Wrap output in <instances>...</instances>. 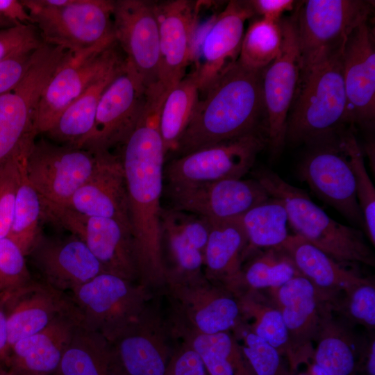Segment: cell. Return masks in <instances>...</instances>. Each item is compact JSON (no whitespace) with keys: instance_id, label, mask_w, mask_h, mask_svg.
I'll return each instance as SVG.
<instances>
[{"instance_id":"obj_1","label":"cell","mask_w":375,"mask_h":375,"mask_svg":"<svg viewBox=\"0 0 375 375\" xmlns=\"http://www.w3.org/2000/svg\"><path fill=\"white\" fill-rule=\"evenodd\" d=\"M166 94L158 86L147 92L141 117L122 144L119 158L126 181L139 283L149 290L166 285L160 203L166 153L159 128L160 112Z\"/></svg>"},{"instance_id":"obj_2","label":"cell","mask_w":375,"mask_h":375,"mask_svg":"<svg viewBox=\"0 0 375 375\" xmlns=\"http://www.w3.org/2000/svg\"><path fill=\"white\" fill-rule=\"evenodd\" d=\"M263 69L238 60L211 85L178 142V156L265 127Z\"/></svg>"},{"instance_id":"obj_3","label":"cell","mask_w":375,"mask_h":375,"mask_svg":"<svg viewBox=\"0 0 375 375\" xmlns=\"http://www.w3.org/2000/svg\"><path fill=\"white\" fill-rule=\"evenodd\" d=\"M342 49L301 71L286 126L285 142H314L353 126L342 67Z\"/></svg>"},{"instance_id":"obj_4","label":"cell","mask_w":375,"mask_h":375,"mask_svg":"<svg viewBox=\"0 0 375 375\" xmlns=\"http://www.w3.org/2000/svg\"><path fill=\"white\" fill-rule=\"evenodd\" d=\"M254 176L271 197L281 201L295 234L341 264L374 266V253L360 231L331 218L305 191L289 184L275 172L260 169Z\"/></svg>"},{"instance_id":"obj_5","label":"cell","mask_w":375,"mask_h":375,"mask_svg":"<svg viewBox=\"0 0 375 375\" xmlns=\"http://www.w3.org/2000/svg\"><path fill=\"white\" fill-rule=\"evenodd\" d=\"M21 1L44 43L78 51L115 41V1L69 0L62 6L49 5L44 0Z\"/></svg>"},{"instance_id":"obj_6","label":"cell","mask_w":375,"mask_h":375,"mask_svg":"<svg viewBox=\"0 0 375 375\" xmlns=\"http://www.w3.org/2000/svg\"><path fill=\"white\" fill-rule=\"evenodd\" d=\"M374 2L364 0H308L294 14L301 71L343 48L349 34L369 20Z\"/></svg>"},{"instance_id":"obj_7","label":"cell","mask_w":375,"mask_h":375,"mask_svg":"<svg viewBox=\"0 0 375 375\" xmlns=\"http://www.w3.org/2000/svg\"><path fill=\"white\" fill-rule=\"evenodd\" d=\"M116 41L67 51L47 82L36 110L33 132L45 134L61 112L91 85L124 62Z\"/></svg>"},{"instance_id":"obj_8","label":"cell","mask_w":375,"mask_h":375,"mask_svg":"<svg viewBox=\"0 0 375 375\" xmlns=\"http://www.w3.org/2000/svg\"><path fill=\"white\" fill-rule=\"evenodd\" d=\"M68 294L80 325L108 341L139 317L150 298L140 283L105 272Z\"/></svg>"},{"instance_id":"obj_9","label":"cell","mask_w":375,"mask_h":375,"mask_svg":"<svg viewBox=\"0 0 375 375\" xmlns=\"http://www.w3.org/2000/svg\"><path fill=\"white\" fill-rule=\"evenodd\" d=\"M41 201L42 218L62 226L83 241L105 273L139 283L129 225L112 218L86 216L64 206Z\"/></svg>"},{"instance_id":"obj_10","label":"cell","mask_w":375,"mask_h":375,"mask_svg":"<svg viewBox=\"0 0 375 375\" xmlns=\"http://www.w3.org/2000/svg\"><path fill=\"white\" fill-rule=\"evenodd\" d=\"M172 305L173 334H215L232 331L242 320L237 296L210 283L205 276L167 283Z\"/></svg>"},{"instance_id":"obj_11","label":"cell","mask_w":375,"mask_h":375,"mask_svg":"<svg viewBox=\"0 0 375 375\" xmlns=\"http://www.w3.org/2000/svg\"><path fill=\"white\" fill-rule=\"evenodd\" d=\"M61 60L60 53L41 47L21 82L0 95V166L35 140L33 122L42 92Z\"/></svg>"},{"instance_id":"obj_12","label":"cell","mask_w":375,"mask_h":375,"mask_svg":"<svg viewBox=\"0 0 375 375\" xmlns=\"http://www.w3.org/2000/svg\"><path fill=\"white\" fill-rule=\"evenodd\" d=\"M267 147L265 127L172 160L165 169L168 184L187 185L242 178Z\"/></svg>"},{"instance_id":"obj_13","label":"cell","mask_w":375,"mask_h":375,"mask_svg":"<svg viewBox=\"0 0 375 375\" xmlns=\"http://www.w3.org/2000/svg\"><path fill=\"white\" fill-rule=\"evenodd\" d=\"M344 130L308 145L299 174L320 199L351 222L364 227L354 175L344 145Z\"/></svg>"},{"instance_id":"obj_14","label":"cell","mask_w":375,"mask_h":375,"mask_svg":"<svg viewBox=\"0 0 375 375\" xmlns=\"http://www.w3.org/2000/svg\"><path fill=\"white\" fill-rule=\"evenodd\" d=\"M266 292L282 314L289 337L288 362L294 374L300 365L312 360L313 343L326 313L333 311L332 304L335 299L303 276H297Z\"/></svg>"},{"instance_id":"obj_15","label":"cell","mask_w":375,"mask_h":375,"mask_svg":"<svg viewBox=\"0 0 375 375\" xmlns=\"http://www.w3.org/2000/svg\"><path fill=\"white\" fill-rule=\"evenodd\" d=\"M97 162L96 153L90 150L41 138L31 146L25 170L42 200L64 206L90 178Z\"/></svg>"},{"instance_id":"obj_16","label":"cell","mask_w":375,"mask_h":375,"mask_svg":"<svg viewBox=\"0 0 375 375\" xmlns=\"http://www.w3.org/2000/svg\"><path fill=\"white\" fill-rule=\"evenodd\" d=\"M281 51L263 69L262 90L267 147L278 154L285 143L289 112L301 69L294 12L280 20Z\"/></svg>"},{"instance_id":"obj_17","label":"cell","mask_w":375,"mask_h":375,"mask_svg":"<svg viewBox=\"0 0 375 375\" xmlns=\"http://www.w3.org/2000/svg\"><path fill=\"white\" fill-rule=\"evenodd\" d=\"M113 33L126 67L146 91L158 83L159 27L156 1H114Z\"/></svg>"},{"instance_id":"obj_18","label":"cell","mask_w":375,"mask_h":375,"mask_svg":"<svg viewBox=\"0 0 375 375\" xmlns=\"http://www.w3.org/2000/svg\"><path fill=\"white\" fill-rule=\"evenodd\" d=\"M255 15L249 1H229L206 31L194 36L191 62L194 64L199 99L239 58L245 23Z\"/></svg>"},{"instance_id":"obj_19","label":"cell","mask_w":375,"mask_h":375,"mask_svg":"<svg viewBox=\"0 0 375 375\" xmlns=\"http://www.w3.org/2000/svg\"><path fill=\"white\" fill-rule=\"evenodd\" d=\"M109 341L118 375H165L174 351L169 322L149 306Z\"/></svg>"},{"instance_id":"obj_20","label":"cell","mask_w":375,"mask_h":375,"mask_svg":"<svg viewBox=\"0 0 375 375\" xmlns=\"http://www.w3.org/2000/svg\"><path fill=\"white\" fill-rule=\"evenodd\" d=\"M166 192L172 209L197 215L210 223L241 217L271 197L255 178H229L187 185L167 184Z\"/></svg>"},{"instance_id":"obj_21","label":"cell","mask_w":375,"mask_h":375,"mask_svg":"<svg viewBox=\"0 0 375 375\" xmlns=\"http://www.w3.org/2000/svg\"><path fill=\"white\" fill-rule=\"evenodd\" d=\"M147 100V91L126 67L103 92L91 133L78 148L94 153L124 144L136 127Z\"/></svg>"},{"instance_id":"obj_22","label":"cell","mask_w":375,"mask_h":375,"mask_svg":"<svg viewBox=\"0 0 375 375\" xmlns=\"http://www.w3.org/2000/svg\"><path fill=\"white\" fill-rule=\"evenodd\" d=\"M27 256L41 281L65 293L104 272L85 243L72 233L56 237L41 232Z\"/></svg>"},{"instance_id":"obj_23","label":"cell","mask_w":375,"mask_h":375,"mask_svg":"<svg viewBox=\"0 0 375 375\" xmlns=\"http://www.w3.org/2000/svg\"><path fill=\"white\" fill-rule=\"evenodd\" d=\"M342 67L351 122L372 126L375 119V35L369 21L348 36Z\"/></svg>"},{"instance_id":"obj_24","label":"cell","mask_w":375,"mask_h":375,"mask_svg":"<svg viewBox=\"0 0 375 375\" xmlns=\"http://www.w3.org/2000/svg\"><path fill=\"white\" fill-rule=\"evenodd\" d=\"M200 6V1L156 2L160 36L158 84L167 92L185 76L191 63V42Z\"/></svg>"},{"instance_id":"obj_25","label":"cell","mask_w":375,"mask_h":375,"mask_svg":"<svg viewBox=\"0 0 375 375\" xmlns=\"http://www.w3.org/2000/svg\"><path fill=\"white\" fill-rule=\"evenodd\" d=\"M96 154L97 162L92 174L64 206L86 216L112 218L131 226L120 158L110 151Z\"/></svg>"},{"instance_id":"obj_26","label":"cell","mask_w":375,"mask_h":375,"mask_svg":"<svg viewBox=\"0 0 375 375\" xmlns=\"http://www.w3.org/2000/svg\"><path fill=\"white\" fill-rule=\"evenodd\" d=\"M6 312L8 351L17 341L44 329L59 316L76 311L68 293L33 279L9 293Z\"/></svg>"},{"instance_id":"obj_27","label":"cell","mask_w":375,"mask_h":375,"mask_svg":"<svg viewBox=\"0 0 375 375\" xmlns=\"http://www.w3.org/2000/svg\"><path fill=\"white\" fill-rule=\"evenodd\" d=\"M79 324L76 312L59 316L44 329L13 344L3 366L12 375H53Z\"/></svg>"},{"instance_id":"obj_28","label":"cell","mask_w":375,"mask_h":375,"mask_svg":"<svg viewBox=\"0 0 375 375\" xmlns=\"http://www.w3.org/2000/svg\"><path fill=\"white\" fill-rule=\"evenodd\" d=\"M210 225L204 253V276L238 297L244 291L242 262L248 246L241 217Z\"/></svg>"},{"instance_id":"obj_29","label":"cell","mask_w":375,"mask_h":375,"mask_svg":"<svg viewBox=\"0 0 375 375\" xmlns=\"http://www.w3.org/2000/svg\"><path fill=\"white\" fill-rule=\"evenodd\" d=\"M279 247L291 258L301 276L335 299L347 289L366 279L345 269L297 234L289 235Z\"/></svg>"},{"instance_id":"obj_30","label":"cell","mask_w":375,"mask_h":375,"mask_svg":"<svg viewBox=\"0 0 375 375\" xmlns=\"http://www.w3.org/2000/svg\"><path fill=\"white\" fill-rule=\"evenodd\" d=\"M124 64L125 62L99 78L61 112L44 134L50 141L60 145L80 147L93 128L103 92L121 72Z\"/></svg>"},{"instance_id":"obj_31","label":"cell","mask_w":375,"mask_h":375,"mask_svg":"<svg viewBox=\"0 0 375 375\" xmlns=\"http://www.w3.org/2000/svg\"><path fill=\"white\" fill-rule=\"evenodd\" d=\"M53 375H118L110 342L79 324Z\"/></svg>"},{"instance_id":"obj_32","label":"cell","mask_w":375,"mask_h":375,"mask_svg":"<svg viewBox=\"0 0 375 375\" xmlns=\"http://www.w3.org/2000/svg\"><path fill=\"white\" fill-rule=\"evenodd\" d=\"M312 361L328 375H353L357 367L358 344L343 324L333 319L328 311L316 340Z\"/></svg>"},{"instance_id":"obj_33","label":"cell","mask_w":375,"mask_h":375,"mask_svg":"<svg viewBox=\"0 0 375 375\" xmlns=\"http://www.w3.org/2000/svg\"><path fill=\"white\" fill-rule=\"evenodd\" d=\"M176 336L196 351L208 375H253L232 331Z\"/></svg>"},{"instance_id":"obj_34","label":"cell","mask_w":375,"mask_h":375,"mask_svg":"<svg viewBox=\"0 0 375 375\" xmlns=\"http://www.w3.org/2000/svg\"><path fill=\"white\" fill-rule=\"evenodd\" d=\"M199 99L197 80L192 72L185 75L167 93L159 116V128L166 154L176 151Z\"/></svg>"},{"instance_id":"obj_35","label":"cell","mask_w":375,"mask_h":375,"mask_svg":"<svg viewBox=\"0 0 375 375\" xmlns=\"http://www.w3.org/2000/svg\"><path fill=\"white\" fill-rule=\"evenodd\" d=\"M238 298L242 319L251 331L288 360L290 355L289 337L279 309L259 290H244Z\"/></svg>"},{"instance_id":"obj_36","label":"cell","mask_w":375,"mask_h":375,"mask_svg":"<svg viewBox=\"0 0 375 375\" xmlns=\"http://www.w3.org/2000/svg\"><path fill=\"white\" fill-rule=\"evenodd\" d=\"M248 238L246 256L260 249L281 246L289 235L288 217L281 200L270 197L241 217Z\"/></svg>"},{"instance_id":"obj_37","label":"cell","mask_w":375,"mask_h":375,"mask_svg":"<svg viewBox=\"0 0 375 375\" xmlns=\"http://www.w3.org/2000/svg\"><path fill=\"white\" fill-rule=\"evenodd\" d=\"M25 162L17 191L13 218L8 235L27 256L41 233L39 226L42 218V205L40 194L29 181Z\"/></svg>"},{"instance_id":"obj_38","label":"cell","mask_w":375,"mask_h":375,"mask_svg":"<svg viewBox=\"0 0 375 375\" xmlns=\"http://www.w3.org/2000/svg\"><path fill=\"white\" fill-rule=\"evenodd\" d=\"M297 276L301 275L280 247L266 248L243 268L244 291L276 288Z\"/></svg>"},{"instance_id":"obj_39","label":"cell","mask_w":375,"mask_h":375,"mask_svg":"<svg viewBox=\"0 0 375 375\" xmlns=\"http://www.w3.org/2000/svg\"><path fill=\"white\" fill-rule=\"evenodd\" d=\"M281 42L280 22L256 19L244 31L238 61L249 69H263L278 56Z\"/></svg>"},{"instance_id":"obj_40","label":"cell","mask_w":375,"mask_h":375,"mask_svg":"<svg viewBox=\"0 0 375 375\" xmlns=\"http://www.w3.org/2000/svg\"><path fill=\"white\" fill-rule=\"evenodd\" d=\"M253 375H293L283 365L282 356L257 336L243 321L232 331Z\"/></svg>"},{"instance_id":"obj_41","label":"cell","mask_w":375,"mask_h":375,"mask_svg":"<svg viewBox=\"0 0 375 375\" xmlns=\"http://www.w3.org/2000/svg\"><path fill=\"white\" fill-rule=\"evenodd\" d=\"M343 138L354 175L357 199L363 217L364 228L370 242L374 245L375 189L366 170L361 148L353 132L352 126L344 131Z\"/></svg>"},{"instance_id":"obj_42","label":"cell","mask_w":375,"mask_h":375,"mask_svg":"<svg viewBox=\"0 0 375 375\" xmlns=\"http://www.w3.org/2000/svg\"><path fill=\"white\" fill-rule=\"evenodd\" d=\"M341 301L335 300L333 310L340 311L348 320L368 329L375 326V287L366 278L347 289Z\"/></svg>"},{"instance_id":"obj_43","label":"cell","mask_w":375,"mask_h":375,"mask_svg":"<svg viewBox=\"0 0 375 375\" xmlns=\"http://www.w3.org/2000/svg\"><path fill=\"white\" fill-rule=\"evenodd\" d=\"M29 151L15 153L0 166V238L7 237L10 230L22 168Z\"/></svg>"},{"instance_id":"obj_44","label":"cell","mask_w":375,"mask_h":375,"mask_svg":"<svg viewBox=\"0 0 375 375\" xmlns=\"http://www.w3.org/2000/svg\"><path fill=\"white\" fill-rule=\"evenodd\" d=\"M26 256L9 238H0V289L12 292L33 280Z\"/></svg>"},{"instance_id":"obj_45","label":"cell","mask_w":375,"mask_h":375,"mask_svg":"<svg viewBox=\"0 0 375 375\" xmlns=\"http://www.w3.org/2000/svg\"><path fill=\"white\" fill-rule=\"evenodd\" d=\"M42 41L33 24L0 29V62L17 51L38 47Z\"/></svg>"},{"instance_id":"obj_46","label":"cell","mask_w":375,"mask_h":375,"mask_svg":"<svg viewBox=\"0 0 375 375\" xmlns=\"http://www.w3.org/2000/svg\"><path fill=\"white\" fill-rule=\"evenodd\" d=\"M165 375H208L206 367L196 351L182 341L174 351Z\"/></svg>"},{"instance_id":"obj_47","label":"cell","mask_w":375,"mask_h":375,"mask_svg":"<svg viewBox=\"0 0 375 375\" xmlns=\"http://www.w3.org/2000/svg\"><path fill=\"white\" fill-rule=\"evenodd\" d=\"M28 68L21 54H12L0 62V95L14 89L24 78Z\"/></svg>"},{"instance_id":"obj_48","label":"cell","mask_w":375,"mask_h":375,"mask_svg":"<svg viewBox=\"0 0 375 375\" xmlns=\"http://www.w3.org/2000/svg\"><path fill=\"white\" fill-rule=\"evenodd\" d=\"M249 2L255 15L276 22H280L285 12L294 10L297 4L293 0H251Z\"/></svg>"},{"instance_id":"obj_49","label":"cell","mask_w":375,"mask_h":375,"mask_svg":"<svg viewBox=\"0 0 375 375\" xmlns=\"http://www.w3.org/2000/svg\"><path fill=\"white\" fill-rule=\"evenodd\" d=\"M0 17L15 25L33 24L31 17L21 1L0 0Z\"/></svg>"},{"instance_id":"obj_50","label":"cell","mask_w":375,"mask_h":375,"mask_svg":"<svg viewBox=\"0 0 375 375\" xmlns=\"http://www.w3.org/2000/svg\"><path fill=\"white\" fill-rule=\"evenodd\" d=\"M9 292L0 294V366L3 365L8 345L6 305Z\"/></svg>"},{"instance_id":"obj_51","label":"cell","mask_w":375,"mask_h":375,"mask_svg":"<svg viewBox=\"0 0 375 375\" xmlns=\"http://www.w3.org/2000/svg\"><path fill=\"white\" fill-rule=\"evenodd\" d=\"M367 352L366 371L368 375H375V341L373 339Z\"/></svg>"},{"instance_id":"obj_52","label":"cell","mask_w":375,"mask_h":375,"mask_svg":"<svg viewBox=\"0 0 375 375\" xmlns=\"http://www.w3.org/2000/svg\"><path fill=\"white\" fill-rule=\"evenodd\" d=\"M14 26H17V25L0 17V29L9 28Z\"/></svg>"},{"instance_id":"obj_53","label":"cell","mask_w":375,"mask_h":375,"mask_svg":"<svg viewBox=\"0 0 375 375\" xmlns=\"http://www.w3.org/2000/svg\"><path fill=\"white\" fill-rule=\"evenodd\" d=\"M0 375H12V374L3 366H0Z\"/></svg>"},{"instance_id":"obj_54","label":"cell","mask_w":375,"mask_h":375,"mask_svg":"<svg viewBox=\"0 0 375 375\" xmlns=\"http://www.w3.org/2000/svg\"><path fill=\"white\" fill-rule=\"evenodd\" d=\"M293 375H310V374L306 372V373H300V374H293Z\"/></svg>"},{"instance_id":"obj_55","label":"cell","mask_w":375,"mask_h":375,"mask_svg":"<svg viewBox=\"0 0 375 375\" xmlns=\"http://www.w3.org/2000/svg\"><path fill=\"white\" fill-rule=\"evenodd\" d=\"M2 293H3V292L0 289V294H2Z\"/></svg>"}]
</instances>
